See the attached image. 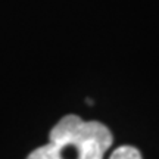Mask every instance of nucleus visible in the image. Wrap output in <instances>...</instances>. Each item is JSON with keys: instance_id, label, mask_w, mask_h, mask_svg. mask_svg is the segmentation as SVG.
Listing matches in <instances>:
<instances>
[{"instance_id": "1", "label": "nucleus", "mask_w": 159, "mask_h": 159, "mask_svg": "<svg viewBox=\"0 0 159 159\" xmlns=\"http://www.w3.org/2000/svg\"><path fill=\"white\" fill-rule=\"evenodd\" d=\"M112 140L111 130L102 122L66 115L50 130L49 143L27 159H103Z\"/></svg>"}, {"instance_id": "2", "label": "nucleus", "mask_w": 159, "mask_h": 159, "mask_svg": "<svg viewBox=\"0 0 159 159\" xmlns=\"http://www.w3.org/2000/svg\"><path fill=\"white\" fill-rule=\"evenodd\" d=\"M109 159H142V153L133 146H119L112 152Z\"/></svg>"}]
</instances>
